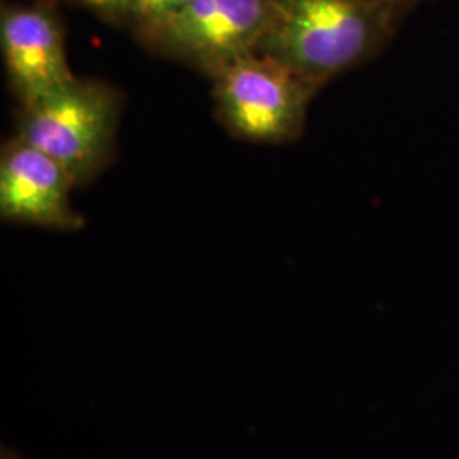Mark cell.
<instances>
[{
    "label": "cell",
    "mask_w": 459,
    "mask_h": 459,
    "mask_svg": "<svg viewBox=\"0 0 459 459\" xmlns=\"http://www.w3.org/2000/svg\"><path fill=\"white\" fill-rule=\"evenodd\" d=\"M257 51L324 85L375 58L411 11L407 0H271Z\"/></svg>",
    "instance_id": "6da1fadb"
},
{
    "label": "cell",
    "mask_w": 459,
    "mask_h": 459,
    "mask_svg": "<svg viewBox=\"0 0 459 459\" xmlns=\"http://www.w3.org/2000/svg\"><path fill=\"white\" fill-rule=\"evenodd\" d=\"M119 116L121 98L113 85L75 75L21 106L16 136L65 167L82 186L111 162Z\"/></svg>",
    "instance_id": "7a4b0ae2"
},
{
    "label": "cell",
    "mask_w": 459,
    "mask_h": 459,
    "mask_svg": "<svg viewBox=\"0 0 459 459\" xmlns=\"http://www.w3.org/2000/svg\"><path fill=\"white\" fill-rule=\"evenodd\" d=\"M216 115L235 138L261 145L295 142L324 83L252 51L212 75Z\"/></svg>",
    "instance_id": "3957f363"
},
{
    "label": "cell",
    "mask_w": 459,
    "mask_h": 459,
    "mask_svg": "<svg viewBox=\"0 0 459 459\" xmlns=\"http://www.w3.org/2000/svg\"><path fill=\"white\" fill-rule=\"evenodd\" d=\"M271 9V0H193L145 45L212 77L257 51Z\"/></svg>",
    "instance_id": "277c9868"
},
{
    "label": "cell",
    "mask_w": 459,
    "mask_h": 459,
    "mask_svg": "<svg viewBox=\"0 0 459 459\" xmlns=\"http://www.w3.org/2000/svg\"><path fill=\"white\" fill-rule=\"evenodd\" d=\"M77 187L65 167L41 150L17 138L4 143L0 153V216L4 221L39 229L75 231L82 214L72 206Z\"/></svg>",
    "instance_id": "5b68a950"
},
{
    "label": "cell",
    "mask_w": 459,
    "mask_h": 459,
    "mask_svg": "<svg viewBox=\"0 0 459 459\" xmlns=\"http://www.w3.org/2000/svg\"><path fill=\"white\" fill-rule=\"evenodd\" d=\"M0 49L7 82L19 106L68 82L65 34L58 17L41 5H4Z\"/></svg>",
    "instance_id": "8992f818"
},
{
    "label": "cell",
    "mask_w": 459,
    "mask_h": 459,
    "mask_svg": "<svg viewBox=\"0 0 459 459\" xmlns=\"http://www.w3.org/2000/svg\"><path fill=\"white\" fill-rule=\"evenodd\" d=\"M193 0H126L125 16L143 43L184 11Z\"/></svg>",
    "instance_id": "52a82bcc"
},
{
    "label": "cell",
    "mask_w": 459,
    "mask_h": 459,
    "mask_svg": "<svg viewBox=\"0 0 459 459\" xmlns=\"http://www.w3.org/2000/svg\"><path fill=\"white\" fill-rule=\"evenodd\" d=\"M87 9L104 19L123 21L126 0H79Z\"/></svg>",
    "instance_id": "ba28073f"
},
{
    "label": "cell",
    "mask_w": 459,
    "mask_h": 459,
    "mask_svg": "<svg viewBox=\"0 0 459 459\" xmlns=\"http://www.w3.org/2000/svg\"><path fill=\"white\" fill-rule=\"evenodd\" d=\"M407 2H409V4H411V7H413V5H415V4H419V2H422V0H407Z\"/></svg>",
    "instance_id": "9c48e42d"
}]
</instances>
